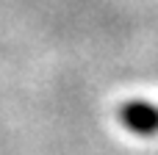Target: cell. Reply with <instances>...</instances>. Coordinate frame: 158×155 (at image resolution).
Segmentation results:
<instances>
[{
    "label": "cell",
    "mask_w": 158,
    "mask_h": 155,
    "mask_svg": "<svg viewBox=\"0 0 158 155\" xmlns=\"http://www.w3.org/2000/svg\"><path fill=\"white\" fill-rule=\"evenodd\" d=\"M122 122L128 130L139 133V136H153L158 133V111L153 105H144V103H133L122 111Z\"/></svg>",
    "instance_id": "6da1fadb"
}]
</instances>
